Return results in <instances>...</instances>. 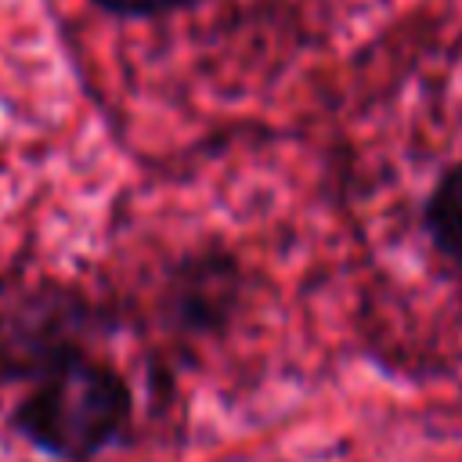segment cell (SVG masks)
<instances>
[{
  "label": "cell",
  "instance_id": "obj_1",
  "mask_svg": "<svg viewBox=\"0 0 462 462\" xmlns=\"http://www.w3.org/2000/svg\"><path fill=\"white\" fill-rule=\"evenodd\" d=\"M14 430L61 462H90L130 419L123 375L90 354H76L40 379L14 404Z\"/></svg>",
  "mask_w": 462,
  "mask_h": 462
},
{
  "label": "cell",
  "instance_id": "obj_2",
  "mask_svg": "<svg viewBox=\"0 0 462 462\" xmlns=\"http://www.w3.org/2000/svg\"><path fill=\"white\" fill-rule=\"evenodd\" d=\"M94 307L65 285L40 282L0 300V375L40 379L54 365L87 354Z\"/></svg>",
  "mask_w": 462,
  "mask_h": 462
},
{
  "label": "cell",
  "instance_id": "obj_3",
  "mask_svg": "<svg viewBox=\"0 0 462 462\" xmlns=\"http://www.w3.org/2000/svg\"><path fill=\"white\" fill-rule=\"evenodd\" d=\"M242 292V274L224 253H199L173 271L170 307L184 328H217L231 318Z\"/></svg>",
  "mask_w": 462,
  "mask_h": 462
},
{
  "label": "cell",
  "instance_id": "obj_4",
  "mask_svg": "<svg viewBox=\"0 0 462 462\" xmlns=\"http://www.w3.org/2000/svg\"><path fill=\"white\" fill-rule=\"evenodd\" d=\"M426 227L437 245L462 263V162H455L426 202Z\"/></svg>",
  "mask_w": 462,
  "mask_h": 462
},
{
  "label": "cell",
  "instance_id": "obj_5",
  "mask_svg": "<svg viewBox=\"0 0 462 462\" xmlns=\"http://www.w3.org/2000/svg\"><path fill=\"white\" fill-rule=\"evenodd\" d=\"M101 11L119 14V18H152V14H166L188 0H94Z\"/></svg>",
  "mask_w": 462,
  "mask_h": 462
}]
</instances>
